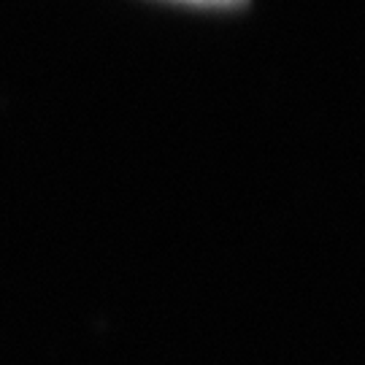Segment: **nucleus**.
<instances>
[{
	"label": "nucleus",
	"mask_w": 365,
	"mask_h": 365,
	"mask_svg": "<svg viewBox=\"0 0 365 365\" xmlns=\"http://www.w3.org/2000/svg\"><path fill=\"white\" fill-rule=\"evenodd\" d=\"M170 3H184V6H197V9H238L247 0H170Z\"/></svg>",
	"instance_id": "obj_1"
}]
</instances>
